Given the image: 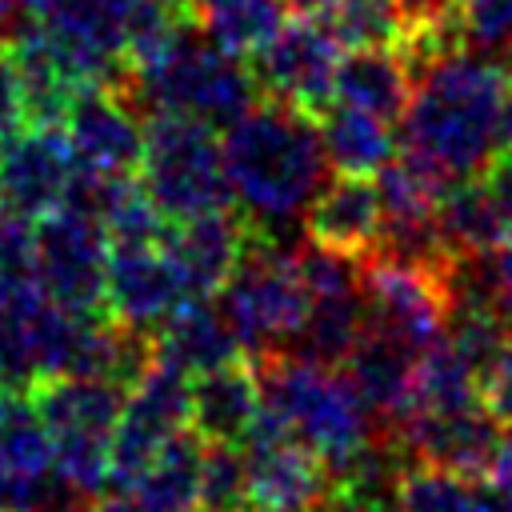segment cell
Returning a JSON list of instances; mask_svg holds the SVG:
<instances>
[{
    "mask_svg": "<svg viewBox=\"0 0 512 512\" xmlns=\"http://www.w3.org/2000/svg\"><path fill=\"white\" fill-rule=\"evenodd\" d=\"M396 136L444 184L480 176L512 156V68L468 48L436 60L416 76Z\"/></svg>",
    "mask_w": 512,
    "mask_h": 512,
    "instance_id": "cell-1",
    "label": "cell"
},
{
    "mask_svg": "<svg viewBox=\"0 0 512 512\" xmlns=\"http://www.w3.org/2000/svg\"><path fill=\"white\" fill-rule=\"evenodd\" d=\"M232 204L252 228L272 232L300 220L320 184L328 180V156L316 116L284 100L260 96L220 136Z\"/></svg>",
    "mask_w": 512,
    "mask_h": 512,
    "instance_id": "cell-2",
    "label": "cell"
},
{
    "mask_svg": "<svg viewBox=\"0 0 512 512\" xmlns=\"http://www.w3.org/2000/svg\"><path fill=\"white\" fill-rule=\"evenodd\" d=\"M252 364L260 372L264 412L296 440H304L328 468H340L368 440L384 436L344 368L296 352L252 356Z\"/></svg>",
    "mask_w": 512,
    "mask_h": 512,
    "instance_id": "cell-3",
    "label": "cell"
},
{
    "mask_svg": "<svg viewBox=\"0 0 512 512\" xmlns=\"http://www.w3.org/2000/svg\"><path fill=\"white\" fill-rule=\"evenodd\" d=\"M116 88L136 104L140 116L168 112L216 132H224L260 100L248 60L216 48L196 24H188L160 60L128 72V80Z\"/></svg>",
    "mask_w": 512,
    "mask_h": 512,
    "instance_id": "cell-4",
    "label": "cell"
},
{
    "mask_svg": "<svg viewBox=\"0 0 512 512\" xmlns=\"http://www.w3.org/2000/svg\"><path fill=\"white\" fill-rule=\"evenodd\" d=\"M216 304L248 356L292 352L312 308V292L296 248H280L272 232L256 228L244 260L216 292Z\"/></svg>",
    "mask_w": 512,
    "mask_h": 512,
    "instance_id": "cell-5",
    "label": "cell"
},
{
    "mask_svg": "<svg viewBox=\"0 0 512 512\" xmlns=\"http://www.w3.org/2000/svg\"><path fill=\"white\" fill-rule=\"evenodd\" d=\"M136 180L168 220L232 208V184L216 128L184 116H144V156Z\"/></svg>",
    "mask_w": 512,
    "mask_h": 512,
    "instance_id": "cell-6",
    "label": "cell"
},
{
    "mask_svg": "<svg viewBox=\"0 0 512 512\" xmlns=\"http://www.w3.org/2000/svg\"><path fill=\"white\" fill-rule=\"evenodd\" d=\"M120 384L96 376H44L32 384L36 408L48 424L56 468L84 492H108V464H112V432L124 408Z\"/></svg>",
    "mask_w": 512,
    "mask_h": 512,
    "instance_id": "cell-7",
    "label": "cell"
},
{
    "mask_svg": "<svg viewBox=\"0 0 512 512\" xmlns=\"http://www.w3.org/2000/svg\"><path fill=\"white\" fill-rule=\"evenodd\" d=\"M108 232L92 212L60 204L32 224L36 288L64 312H104Z\"/></svg>",
    "mask_w": 512,
    "mask_h": 512,
    "instance_id": "cell-8",
    "label": "cell"
},
{
    "mask_svg": "<svg viewBox=\"0 0 512 512\" xmlns=\"http://www.w3.org/2000/svg\"><path fill=\"white\" fill-rule=\"evenodd\" d=\"M360 280H364L368 324L416 348H428L436 336H444L452 308L444 268L392 252H372L368 260H360Z\"/></svg>",
    "mask_w": 512,
    "mask_h": 512,
    "instance_id": "cell-9",
    "label": "cell"
},
{
    "mask_svg": "<svg viewBox=\"0 0 512 512\" xmlns=\"http://www.w3.org/2000/svg\"><path fill=\"white\" fill-rule=\"evenodd\" d=\"M340 56L344 48L332 40L320 16H296V20H284L276 36L248 56V68L256 76L260 96L284 100L316 116L332 100Z\"/></svg>",
    "mask_w": 512,
    "mask_h": 512,
    "instance_id": "cell-10",
    "label": "cell"
},
{
    "mask_svg": "<svg viewBox=\"0 0 512 512\" xmlns=\"http://www.w3.org/2000/svg\"><path fill=\"white\" fill-rule=\"evenodd\" d=\"M188 388H192V376L156 356L128 384L124 408L112 432V464H108L112 492H120L160 444H168L176 432L188 428Z\"/></svg>",
    "mask_w": 512,
    "mask_h": 512,
    "instance_id": "cell-11",
    "label": "cell"
},
{
    "mask_svg": "<svg viewBox=\"0 0 512 512\" xmlns=\"http://www.w3.org/2000/svg\"><path fill=\"white\" fill-rule=\"evenodd\" d=\"M248 472V504L276 512H320L332 492V468L264 408L252 432L240 440Z\"/></svg>",
    "mask_w": 512,
    "mask_h": 512,
    "instance_id": "cell-12",
    "label": "cell"
},
{
    "mask_svg": "<svg viewBox=\"0 0 512 512\" xmlns=\"http://www.w3.org/2000/svg\"><path fill=\"white\" fill-rule=\"evenodd\" d=\"M76 156L64 128H20L0 140V212H12L28 224L56 212L68 196Z\"/></svg>",
    "mask_w": 512,
    "mask_h": 512,
    "instance_id": "cell-13",
    "label": "cell"
},
{
    "mask_svg": "<svg viewBox=\"0 0 512 512\" xmlns=\"http://www.w3.org/2000/svg\"><path fill=\"white\" fill-rule=\"evenodd\" d=\"M60 128L80 168L108 176H136L144 156V116L116 84L84 88L72 100Z\"/></svg>",
    "mask_w": 512,
    "mask_h": 512,
    "instance_id": "cell-14",
    "label": "cell"
},
{
    "mask_svg": "<svg viewBox=\"0 0 512 512\" xmlns=\"http://www.w3.org/2000/svg\"><path fill=\"white\" fill-rule=\"evenodd\" d=\"M40 24L84 88L128 80L120 0H56Z\"/></svg>",
    "mask_w": 512,
    "mask_h": 512,
    "instance_id": "cell-15",
    "label": "cell"
},
{
    "mask_svg": "<svg viewBox=\"0 0 512 512\" xmlns=\"http://www.w3.org/2000/svg\"><path fill=\"white\" fill-rule=\"evenodd\" d=\"M252 232H256L252 220L236 204L200 212L188 220H168L164 252L172 260L188 300H212L228 284V276L236 272V264L248 252Z\"/></svg>",
    "mask_w": 512,
    "mask_h": 512,
    "instance_id": "cell-16",
    "label": "cell"
},
{
    "mask_svg": "<svg viewBox=\"0 0 512 512\" xmlns=\"http://www.w3.org/2000/svg\"><path fill=\"white\" fill-rule=\"evenodd\" d=\"M504 436L508 432L496 424V416L484 408V400L448 408V412H416L396 432V440L404 444L412 464L448 468V472H460L472 480H480L488 472Z\"/></svg>",
    "mask_w": 512,
    "mask_h": 512,
    "instance_id": "cell-17",
    "label": "cell"
},
{
    "mask_svg": "<svg viewBox=\"0 0 512 512\" xmlns=\"http://www.w3.org/2000/svg\"><path fill=\"white\" fill-rule=\"evenodd\" d=\"M184 300H188V292H184L164 244L112 248L108 288H104V312L108 316L152 336Z\"/></svg>",
    "mask_w": 512,
    "mask_h": 512,
    "instance_id": "cell-18",
    "label": "cell"
},
{
    "mask_svg": "<svg viewBox=\"0 0 512 512\" xmlns=\"http://www.w3.org/2000/svg\"><path fill=\"white\" fill-rule=\"evenodd\" d=\"M420 352L424 348H416L376 324H364L360 340L352 344L348 360L340 364L348 372V380L356 384V392L364 396V404L372 408L380 432H388V436H396L412 412V384H416Z\"/></svg>",
    "mask_w": 512,
    "mask_h": 512,
    "instance_id": "cell-19",
    "label": "cell"
},
{
    "mask_svg": "<svg viewBox=\"0 0 512 512\" xmlns=\"http://www.w3.org/2000/svg\"><path fill=\"white\" fill-rule=\"evenodd\" d=\"M304 228L312 244L344 252L352 260H368L384 236V204L376 180L336 172L304 208Z\"/></svg>",
    "mask_w": 512,
    "mask_h": 512,
    "instance_id": "cell-20",
    "label": "cell"
},
{
    "mask_svg": "<svg viewBox=\"0 0 512 512\" xmlns=\"http://www.w3.org/2000/svg\"><path fill=\"white\" fill-rule=\"evenodd\" d=\"M260 372L252 356L224 360L192 376L188 388V428L204 444H240L260 420Z\"/></svg>",
    "mask_w": 512,
    "mask_h": 512,
    "instance_id": "cell-21",
    "label": "cell"
},
{
    "mask_svg": "<svg viewBox=\"0 0 512 512\" xmlns=\"http://www.w3.org/2000/svg\"><path fill=\"white\" fill-rule=\"evenodd\" d=\"M204 440L184 428L168 444H160L140 472L120 488L140 512H204Z\"/></svg>",
    "mask_w": 512,
    "mask_h": 512,
    "instance_id": "cell-22",
    "label": "cell"
},
{
    "mask_svg": "<svg viewBox=\"0 0 512 512\" xmlns=\"http://www.w3.org/2000/svg\"><path fill=\"white\" fill-rule=\"evenodd\" d=\"M8 52L16 60L20 84H24V108H28V124L36 128H60L72 100L84 92V84L72 76V68L64 64V56L56 52V44L48 40L40 20H24V28L8 40Z\"/></svg>",
    "mask_w": 512,
    "mask_h": 512,
    "instance_id": "cell-23",
    "label": "cell"
},
{
    "mask_svg": "<svg viewBox=\"0 0 512 512\" xmlns=\"http://www.w3.org/2000/svg\"><path fill=\"white\" fill-rule=\"evenodd\" d=\"M244 348H240V336L232 332L228 316L220 312L216 296L212 300H184L156 332H152V356L196 376V372H208L224 360H236Z\"/></svg>",
    "mask_w": 512,
    "mask_h": 512,
    "instance_id": "cell-24",
    "label": "cell"
},
{
    "mask_svg": "<svg viewBox=\"0 0 512 512\" xmlns=\"http://www.w3.org/2000/svg\"><path fill=\"white\" fill-rule=\"evenodd\" d=\"M412 96V72L396 48H348L336 64L332 100L364 108L384 120H400Z\"/></svg>",
    "mask_w": 512,
    "mask_h": 512,
    "instance_id": "cell-25",
    "label": "cell"
},
{
    "mask_svg": "<svg viewBox=\"0 0 512 512\" xmlns=\"http://www.w3.org/2000/svg\"><path fill=\"white\" fill-rule=\"evenodd\" d=\"M316 128L324 140L328 168L352 172V176H376L400 148L392 120L372 116V112L352 108V104H336V100H328L316 112Z\"/></svg>",
    "mask_w": 512,
    "mask_h": 512,
    "instance_id": "cell-26",
    "label": "cell"
},
{
    "mask_svg": "<svg viewBox=\"0 0 512 512\" xmlns=\"http://www.w3.org/2000/svg\"><path fill=\"white\" fill-rule=\"evenodd\" d=\"M400 512H512V504L484 480L432 468V464H408L396 496Z\"/></svg>",
    "mask_w": 512,
    "mask_h": 512,
    "instance_id": "cell-27",
    "label": "cell"
},
{
    "mask_svg": "<svg viewBox=\"0 0 512 512\" xmlns=\"http://www.w3.org/2000/svg\"><path fill=\"white\" fill-rule=\"evenodd\" d=\"M284 0H196L192 24L224 52L252 56L284 24Z\"/></svg>",
    "mask_w": 512,
    "mask_h": 512,
    "instance_id": "cell-28",
    "label": "cell"
},
{
    "mask_svg": "<svg viewBox=\"0 0 512 512\" xmlns=\"http://www.w3.org/2000/svg\"><path fill=\"white\" fill-rule=\"evenodd\" d=\"M48 468H56V452L32 388L0 384V472L32 476Z\"/></svg>",
    "mask_w": 512,
    "mask_h": 512,
    "instance_id": "cell-29",
    "label": "cell"
},
{
    "mask_svg": "<svg viewBox=\"0 0 512 512\" xmlns=\"http://www.w3.org/2000/svg\"><path fill=\"white\" fill-rule=\"evenodd\" d=\"M320 24L332 32V40L344 52L348 48H396L412 24V12L404 0H332L320 12Z\"/></svg>",
    "mask_w": 512,
    "mask_h": 512,
    "instance_id": "cell-30",
    "label": "cell"
},
{
    "mask_svg": "<svg viewBox=\"0 0 512 512\" xmlns=\"http://www.w3.org/2000/svg\"><path fill=\"white\" fill-rule=\"evenodd\" d=\"M456 24L468 52L512 60V0H456Z\"/></svg>",
    "mask_w": 512,
    "mask_h": 512,
    "instance_id": "cell-31",
    "label": "cell"
},
{
    "mask_svg": "<svg viewBox=\"0 0 512 512\" xmlns=\"http://www.w3.org/2000/svg\"><path fill=\"white\" fill-rule=\"evenodd\" d=\"M204 512H236L248 504V472L240 444H204Z\"/></svg>",
    "mask_w": 512,
    "mask_h": 512,
    "instance_id": "cell-32",
    "label": "cell"
},
{
    "mask_svg": "<svg viewBox=\"0 0 512 512\" xmlns=\"http://www.w3.org/2000/svg\"><path fill=\"white\" fill-rule=\"evenodd\" d=\"M36 288V264H32V224L0 212V304L16 300Z\"/></svg>",
    "mask_w": 512,
    "mask_h": 512,
    "instance_id": "cell-33",
    "label": "cell"
},
{
    "mask_svg": "<svg viewBox=\"0 0 512 512\" xmlns=\"http://www.w3.org/2000/svg\"><path fill=\"white\" fill-rule=\"evenodd\" d=\"M20 128H28L24 84H20V72H16V60H12L8 44H0V140L16 136Z\"/></svg>",
    "mask_w": 512,
    "mask_h": 512,
    "instance_id": "cell-34",
    "label": "cell"
},
{
    "mask_svg": "<svg viewBox=\"0 0 512 512\" xmlns=\"http://www.w3.org/2000/svg\"><path fill=\"white\" fill-rule=\"evenodd\" d=\"M480 400L504 432H512V348L480 376Z\"/></svg>",
    "mask_w": 512,
    "mask_h": 512,
    "instance_id": "cell-35",
    "label": "cell"
},
{
    "mask_svg": "<svg viewBox=\"0 0 512 512\" xmlns=\"http://www.w3.org/2000/svg\"><path fill=\"white\" fill-rule=\"evenodd\" d=\"M484 180L496 200V228H500V248L512 252V156H500L492 168H484Z\"/></svg>",
    "mask_w": 512,
    "mask_h": 512,
    "instance_id": "cell-36",
    "label": "cell"
},
{
    "mask_svg": "<svg viewBox=\"0 0 512 512\" xmlns=\"http://www.w3.org/2000/svg\"><path fill=\"white\" fill-rule=\"evenodd\" d=\"M480 480H484V484H492V488L512 504V432L504 436L500 452L492 456V464H488V472H484Z\"/></svg>",
    "mask_w": 512,
    "mask_h": 512,
    "instance_id": "cell-37",
    "label": "cell"
},
{
    "mask_svg": "<svg viewBox=\"0 0 512 512\" xmlns=\"http://www.w3.org/2000/svg\"><path fill=\"white\" fill-rule=\"evenodd\" d=\"M24 20H28V16L16 8V0H0V44H8V40L24 28Z\"/></svg>",
    "mask_w": 512,
    "mask_h": 512,
    "instance_id": "cell-38",
    "label": "cell"
},
{
    "mask_svg": "<svg viewBox=\"0 0 512 512\" xmlns=\"http://www.w3.org/2000/svg\"><path fill=\"white\" fill-rule=\"evenodd\" d=\"M84 512H140V508H136L128 496H120V492H116V496H108V500H100V496H96Z\"/></svg>",
    "mask_w": 512,
    "mask_h": 512,
    "instance_id": "cell-39",
    "label": "cell"
},
{
    "mask_svg": "<svg viewBox=\"0 0 512 512\" xmlns=\"http://www.w3.org/2000/svg\"><path fill=\"white\" fill-rule=\"evenodd\" d=\"M328 4H332V0H284V8H288L292 16H320Z\"/></svg>",
    "mask_w": 512,
    "mask_h": 512,
    "instance_id": "cell-40",
    "label": "cell"
},
{
    "mask_svg": "<svg viewBox=\"0 0 512 512\" xmlns=\"http://www.w3.org/2000/svg\"><path fill=\"white\" fill-rule=\"evenodd\" d=\"M56 0H16V8L28 16V20H40V16H48V8H52Z\"/></svg>",
    "mask_w": 512,
    "mask_h": 512,
    "instance_id": "cell-41",
    "label": "cell"
},
{
    "mask_svg": "<svg viewBox=\"0 0 512 512\" xmlns=\"http://www.w3.org/2000/svg\"><path fill=\"white\" fill-rule=\"evenodd\" d=\"M356 512H400L396 504H376V508H356Z\"/></svg>",
    "mask_w": 512,
    "mask_h": 512,
    "instance_id": "cell-42",
    "label": "cell"
},
{
    "mask_svg": "<svg viewBox=\"0 0 512 512\" xmlns=\"http://www.w3.org/2000/svg\"><path fill=\"white\" fill-rule=\"evenodd\" d=\"M236 512H276V508H260V504H244V508H236Z\"/></svg>",
    "mask_w": 512,
    "mask_h": 512,
    "instance_id": "cell-43",
    "label": "cell"
}]
</instances>
